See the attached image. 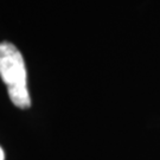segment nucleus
Wrapping results in <instances>:
<instances>
[{
	"label": "nucleus",
	"mask_w": 160,
	"mask_h": 160,
	"mask_svg": "<svg viewBox=\"0 0 160 160\" xmlns=\"http://www.w3.org/2000/svg\"><path fill=\"white\" fill-rule=\"evenodd\" d=\"M0 76L7 86L12 103L20 109L29 108L31 100L23 56L16 46L7 42L0 43Z\"/></svg>",
	"instance_id": "nucleus-1"
},
{
	"label": "nucleus",
	"mask_w": 160,
	"mask_h": 160,
	"mask_svg": "<svg viewBox=\"0 0 160 160\" xmlns=\"http://www.w3.org/2000/svg\"><path fill=\"white\" fill-rule=\"evenodd\" d=\"M5 159V155H4V151L1 149V147H0V160H4Z\"/></svg>",
	"instance_id": "nucleus-2"
}]
</instances>
